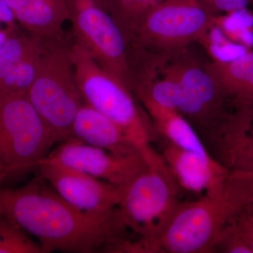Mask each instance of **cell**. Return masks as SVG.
I'll use <instances>...</instances> for the list:
<instances>
[{"mask_svg":"<svg viewBox=\"0 0 253 253\" xmlns=\"http://www.w3.org/2000/svg\"><path fill=\"white\" fill-rule=\"evenodd\" d=\"M139 103L149 116L156 133L163 139L181 149L206 157L212 156L199 133L180 113L149 100H142Z\"/></svg>","mask_w":253,"mask_h":253,"instance_id":"9a60e30c","label":"cell"},{"mask_svg":"<svg viewBox=\"0 0 253 253\" xmlns=\"http://www.w3.org/2000/svg\"><path fill=\"white\" fill-rule=\"evenodd\" d=\"M240 211L226 198L181 202L155 242L154 253H213L223 229Z\"/></svg>","mask_w":253,"mask_h":253,"instance_id":"ba28073f","label":"cell"},{"mask_svg":"<svg viewBox=\"0 0 253 253\" xmlns=\"http://www.w3.org/2000/svg\"><path fill=\"white\" fill-rule=\"evenodd\" d=\"M5 178H6V173H5L4 166H3L1 156H0V187H1V183L4 181Z\"/></svg>","mask_w":253,"mask_h":253,"instance_id":"4316f807","label":"cell"},{"mask_svg":"<svg viewBox=\"0 0 253 253\" xmlns=\"http://www.w3.org/2000/svg\"><path fill=\"white\" fill-rule=\"evenodd\" d=\"M71 137L116 154L141 153L119 126L86 104L75 118Z\"/></svg>","mask_w":253,"mask_h":253,"instance_id":"4fadbf2b","label":"cell"},{"mask_svg":"<svg viewBox=\"0 0 253 253\" xmlns=\"http://www.w3.org/2000/svg\"><path fill=\"white\" fill-rule=\"evenodd\" d=\"M200 42L206 48L212 61H231L250 50L230 41L214 23Z\"/></svg>","mask_w":253,"mask_h":253,"instance_id":"d6986e66","label":"cell"},{"mask_svg":"<svg viewBox=\"0 0 253 253\" xmlns=\"http://www.w3.org/2000/svg\"><path fill=\"white\" fill-rule=\"evenodd\" d=\"M217 252L252 253L249 246L244 242V240L241 239V236L234 229L231 220L223 229L217 242L214 245L213 253Z\"/></svg>","mask_w":253,"mask_h":253,"instance_id":"44dd1931","label":"cell"},{"mask_svg":"<svg viewBox=\"0 0 253 253\" xmlns=\"http://www.w3.org/2000/svg\"><path fill=\"white\" fill-rule=\"evenodd\" d=\"M12 33H14V32H11L9 29L6 30V31H1L0 30V51H1L2 46H4L5 42L7 41L10 35Z\"/></svg>","mask_w":253,"mask_h":253,"instance_id":"484cf974","label":"cell"},{"mask_svg":"<svg viewBox=\"0 0 253 253\" xmlns=\"http://www.w3.org/2000/svg\"><path fill=\"white\" fill-rule=\"evenodd\" d=\"M0 23H1V22H0Z\"/></svg>","mask_w":253,"mask_h":253,"instance_id":"f546056e","label":"cell"},{"mask_svg":"<svg viewBox=\"0 0 253 253\" xmlns=\"http://www.w3.org/2000/svg\"><path fill=\"white\" fill-rule=\"evenodd\" d=\"M179 189L165 162L149 166L120 188L123 220L139 236L136 253H154L155 242L181 202Z\"/></svg>","mask_w":253,"mask_h":253,"instance_id":"277c9868","label":"cell"},{"mask_svg":"<svg viewBox=\"0 0 253 253\" xmlns=\"http://www.w3.org/2000/svg\"><path fill=\"white\" fill-rule=\"evenodd\" d=\"M16 18L6 0H0V22L7 25L8 29L16 32Z\"/></svg>","mask_w":253,"mask_h":253,"instance_id":"d4e9b609","label":"cell"},{"mask_svg":"<svg viewBox=\"0 0 253 253\" xmlns=\"http://www.w3.org/2000/svg\"><path fill=\"white\" fill-rule=\"evenodd\" d=\"M214 16L199 0H161L125 31L131 47L171 54L201 41L212 26Z\"/></svg>","mask_w":253,"mask_h":253,"instance_id":"5b68a950","label":"cell"},{"mask_svg":"<svg viewBox=\"0 0 253 253\" xmlns=\"http://www.w3.org/2000/svg\"><path fill=\"white\" fill-rule=\"evenodd\" d=\"M232 116L236 124L243 130L253 136V105L236 108Z\"/></svg>","mask_w":253,"mask_h":253,"instance_id":"cb8c5ba5","label":"cell"},{"mask_svg":"<svg viewBox=\"0 0 253 253\" xmlns=\"http://www.w3.org/2000/svg\"><path fill=\"white\" fill-rule=\"evenodd\" d=\"M248 208H250V209L252 210V211H253V207H249Z\"/></svg>","mask_w":253,"mask_h":253,"instance_id":"83f0119b","label":"cell"},{"mask_svg":"<svg viewBox=\"0 0 253 253\" xmlns=\"http://www.w3.org/2000/svg\"><path fill=\"white\" fill-rule=\"evenodd\" d=\"M27 95L54 142L69 139L75 118L84 103L76 81L72 42L63 33L44 38L38 73Z\"/></svg>","mask_w":253,"mask_h":253,"instance_id":"3957f363","label":"cell"},{"mask_svg":"<svg viewBox=\"0 0 253 253\" xmlns=\"http://www.w3.org/2000/svg\"><path fill=\"white\" fill-rule=\"evenodd\" d=\"M16 21L32 36L52 38L68 20L66 0H6Z\"/></svg>","mask_w":253,"mask_h":253,"instance_id":"5bb4252c","label":"cell"},{"mask_svg":"<svg viewBox=\"0 0 253 253\" xmlns=\"http://www.w3.org/2000/svg\"><path fill=\"white\" fill-rule=\"evenodd\" d=\"M213 15L225 14L246 9L249 0H199Z\"/></svg>","mask_w":253,"mask_h":253,"instance_id":"603a6c76","label":"cell"},{"mask_svg":"<svg viewBox=\"0 0 253 253\" xmlns=\"http://www.w3.org/2000/svg\"><path fill=\"white\" fill-rule=\"evenodd\" d=\"M0 215L36 237L42 253H110L129 239L119 207L99 214L84 212L41 176L18 189L0 187Z\"/></svg>","mask_w":253,"mask_h":253,"instance_id":"6da1fadb","label":"cell"},{"mask_svg":"<svg viewBox=\"0 0 253 253\" xmlns=\"http://www.w3.org/2000/svg\"><path fill=\"white\" fill-rule=\"evenodd\" d=\"M72 58L78 87L84 104L109 118L144 155L149 166L162 161L152 147L156 133L132 90L105 70L84 48L72 42Z\"/></svg>","mask_w":253,"mask_h":253,"instance_id":"7a4b0ae2","label":"cell"},{"mask_svg":"<svg viewBox=\"0 0 253 253\" xmlns=\"http://www.w3.org/2000/svg\"><path fill=\"white\" fill-rule=\"evenodd\" d=\"M44 160L86 173L118 188L149 167L141 153L116 154L73 137L61 142Z\"/></svg>","mask_w":253,"mask_h":253,"instance_id":"30bf717a","label":"cell"},{"mask_svg":"<svg viewBox=\"0 0 253 253\" xmlns=\"http://www.w3.org/2000/svg\"><path fill=\"white\" fill-rule=\"evenodd\" d=\"M44 38L11 33L0 51V82L23 61L41 49Z\"/></svg>","mask_w":253,"mask_h":253,"instance_id":"2e32d148","label":"cell"},{"mask_svg":"<svg viewBox=\"0 0 253 253\" xmlns=\"http://www.w3.org/2000/svg\"><path fill=\"white\" fill-rule=\"evenodd\" d=\"M186 49L163 56V63L179 84L176 111L206 137L227 116L228 102L207 71L186 54ZM200 135V134H199Z\"/></svg>","mask_w":253,"mask_h":253,"instance_id":"9c48e42d","label":"cell"},{"mask_svg":"<svg viewBox=\"0 0 253 253\" xmlns=\"http://www.w3.org/2000/svg\"><path fill=\"white\" fill-rule=\"evenodd\" d=\"M54 144L27 93L0 91V156L6 177L38 168Z\"/></svg>","mask_w":253,"mask_h":253,"instance_id":"8992f818","label":"cell"},{"mask_svg":"<svg viewBox=\"0 0 253 253\" xmlns=\"http://www.w3.org/2000/svg\"><path fill=\"white\" fill-rule=\"evenodd\" d=\"M73 41L131 89L129 41L108 0H66Z\"/></svg>","mask_w":253,"mask_h":253,"instance_id":"52a82bcc","label":"cell"},{"mask_svg":"<svg viewBox=\"0 0 253 253\" xmlns=\"http://www.w3.org/2000/svg\"><path fill=\"white\" fill-rule=\"evenodd\" d=\"M251 1H252L253 4V0H251Z\"/></svg>","mask_w":253,"mask_h":253,"instance_id":"f1b7e54d","label":"cell"},{"mask_svg":"<svg viewBox=\"0 0 253 253\" xmlns=\"http://www.w3.org/2000/svg\"><path fill=\"white\" fill-rule=\"evenodd\" d=\"M213 23L230 41L248 49L253 47V15L247 8L214 15Z\"/></svg>","mask_w":253,"mask_h":253,"instance_id":"e0dca14e","label":"cell"},{"mask_svg":"<svg viewBox=\"0 0 253 253\" xmlns=\"http://www.w3.org/2000/svg\"><path fill=\"white\" fill-rule=\"evenodd\" d=\"M111 7L126 29L136 18L161 0H108Z\"/></svg>","mask_w":253,"mask_h":253,"instance_id":"ffe728a7","label":"cell"},{"mask_svg":"<svg viewBox=\"0 0 253 253\" xmlns=\"http://www.w3.org/2000/svg\"><path fill=\"white\" fill-rule=\"evenodd\" d=\"M41 176L65 201L89 213H105L118 208L120 188L86 173L42 160Z\"/></svg>","mask_w":253,"mask_h":253,"instance_id":"8fae6325","label":"cell"},{"mask_svg":"<svg viewBox=\"0 0 253 253\" xmlns=\"http://www.w3.org/2000/svg\"><path fill=\"white\" fill-rule=\"evenodd\" d=\"M161 156L181 189L201 196L225 198L224 182L228 170L212 156L206 157L181 149L166 139L162 142Z\"/></svg>","mask_w":253,"mask_h":253,"instance_id":"7c38bea8","label":"cell"},{"mask_svg":"<svg viewBox=\"0 0 253 253\" xmlns=\"http://www.w3.org/2000/svg\"><path fill=\"white\" fill-rule=\"evenodd\" d=\"M0 253H42V250L22 228L0 215Z\"/></svg>","mask_w":253,"mask_h":253,"instance_id":"ac0fdd59","label":"cell"},{"mask_svg":"<svg viewBox=\"0 0 253 253\" xmlns=\"http://www.w3.org/2000/svg\"><path fill=\"white\" fill-rule=\"evenodd\" d=\"M231 224L253 253V211L246 208L231 219Z\"/></svg>","mask_w":253,"mask_h":253,"instance_id":"7402d4cb","label":"cell"}]
</instances>
